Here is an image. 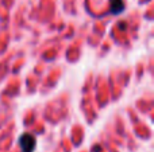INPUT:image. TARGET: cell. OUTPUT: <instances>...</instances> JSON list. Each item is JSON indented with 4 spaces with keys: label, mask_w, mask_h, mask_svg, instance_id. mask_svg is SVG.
<instances>
[{
    "label": "cell",
    "mask_w": 154,
    "mask_h": 152,
    "mask_svg": "<svg viewBox=\"0 0 154 152\" xmlns=\"http://www.w3.org/2000/svg\"><path fill=\"white\" fill-rule=\"evenodd\" d=\"M19 145L22 152H32L35 148V139L30 133H24L19 139Z\"/></svg>",
    "instance_id": "1"
},
{
    "label": "cell",
    "mask_w": 154,
    "mask_h": 152,
    "mask_svg": "<svg viewBox=\"0 0 154 152\" xmlns=\"http://www.w3.org/2000/svg\"><path fill=\"white\" fill-rule=\"evenodd\" d=\"M125 8V1L123 0H111V12L118 15L119 12H122Z\"/></svg>",
    "instance_id": "2"
}]
</instances>
